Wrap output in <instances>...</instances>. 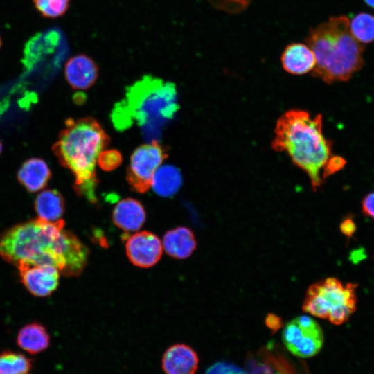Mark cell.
<instances>
[{
    "mask_svg": "<svg viewBox=\"0 0 374 374\" xmlns=\"http://www.w3.org/2000/svg\"><path fill=\"white\" fill-rule=\"evenodd\" d=\"M282 66L287 73L300 75L312 71L316 65V58L308 44L294 42L288 44L280 57Z\"/></svg>",
    "mask_w": 374,
    "mask_h": 374,
    "instance_id": "4fadbf2b",
    "label": "cell"
},
{
    "mask_svg": "<svg viewBox=\"0 0 374 374\" xmlns=\"http://www.w3.org/2000/svg\"><path fill=\"white\" fill-rule=\"evenodd\" d=\"M17 343L20 348L30 354H37L48 347L50 336L44 326L34 322L20 329Z\"/></svg>",
    "mask_w": 374,
    "mask_h": 374,
    "instance_id": "ac0fdd59",
    "label": "cell"
},
{
    "mask_svg": "<svg viewBox=\"0 0 374 374\" xmlns=\"http://www.w3.org/2000/svg\"><path fill=\"white\" fill-rule=\"evenodd\" d=\"M16 267L22 283L34 296H48L58 286L60 271L53 266L19 262Z\"/></svg>",
    "mask_w": 374,
    "mask_h": 374,
    "instance_id": "9c48e42d",
    "label": "cell"
},
{
    "mask_svg": "<svg viewBox=\"0 0 374 374\" xmlns=\"http://www.w3.org/2000/svg\"><path fill=\"white\" fill-rule=\"evenodd\" d=\"M122 155L115 149L103 150L98 159V164L105 171H111L118 167L122 162Z\"/></svg>",
    "mask_w": 374,
    "mask_h": 374,
    "instance_id": "603a6c76",
    "label": "cell"
},
{
    "mask_svg": "<svg viewBox=\"0 0 374 374\" xmlns=\"http://www.w3.org/2000/svg\"><path fill=\"white\" fill-rule=\"evenodd\" d=\"M167 157V150L157 140L135 149L127 170V180L131 188L139 193H146L151 187L155 172Z\"/></svg>",
    "mask_w": 374,
    "mask_h": 374,
    "instance_id": "52a82bcc",
    "label": "cell"
},
{
    "mask_svg": "<svg viewBox=\"0 0 374 374\" xmlns=\"http://www.w3.org/2000/svg\"><path fill=\"white\" fill-rule=\"evenodd\" d=\"M34 208L39 218L48 222H55L61 219L64 212V199L56 190H44L36 197Z\"/></svg>",
    "mask_w": 374,
    "mask_h": 374,
    "instance_id": "e0dca14e",
    "label": "cell"
},
{
    "mask_svg": "<svg viewBox=\"0 0 374 374\" xmlns=\"http://www.w3.org/2000/svg\"><path fill=\"white\" fill-rule=\"evenodd\" d=\"M339 229L341 232L346 237L350 238L356 231V224L352 215L346 216L341 221Z\"/></svg>",
    "mask_w": 374,
    "mask_h": 374,
    "instance_id": "484cf974",
    "label": "cell"
},
{
    "mask_svg": "<svg viewBox=\"0 0 374 374\" xmlns=\"http://www.w3.org/2000/svg\"><path fill=\"white\" fill-rule=\"evenodd\" d=\"M51 177V172L48 166L39 158L26 160L17 172L18 181L30 193L44 188Z\"/></svg>",
    "mask_w": 374,
    "mask_h": 374,
    "instance_id": "2e32d148",
    "label": "cell"
},
{
    "mask_svg": "<svg viewBox=\"0 0 374 374\" xmlns=\"http://www.w3.org/2000/svg\"><path fill=\"white\" fill-rule=\"evenodd\" d=\"M181 184L182 176L179 170L172 165H165L155 172L151 187L159 196L170 197L177 193Z\"/></svg>",
    "mask_w": 374,
    "mask_h": 374,
    "instance_id": "d6986e66",
    "label": "cell"
},
{
    "mask_svg": "<svg viewBox=\"0 0 374 374\" xmlns=\"http://www.w3.org/2000/svg\"><path fill=\"white\" fill-rule=\"evenodd\" d=\"M349 24L346 16L332 17L310 28L305 38L316 58L312 75L326 84L348 81L364 65V47L351 34Z\"/></svg>",
    "mask_w": 374,
    "mask_h": 374,
    "instance_id": "5b68a950",
    "label": "cell"
},
{
    "mask_svg": "<svg viewBox=\"0 0 374 374\" xmlns=\"http://www.w3.org/2000/svg\"><path fill=\"white\" fill-rule=\"evenodd\" d=\"M179 108L175 84L147 75L127 87L125 98L112 113L116 128L124 130L136 123L145 135L156 136Z\"/></svg>",
    "mask_w": 374,
    "mask_h": 374,
    "instance_id": "277c9868",
    "label": "cell"
},
{
    "mask_svg": "<svg viewBox=\"0 0 374 374\" xmlns=\"http://www.w3.org/2000/svg\"><path fill=\"white\" fill-rule=\"evenodd\" d=\"M64 75L73 89H87L96 82L98 77V66L91 57L78 54L67 60Z\"/></svg>",
    "mask_w": 374,
    "mask_h": 374,
    "instance_id": "7c38bea8",
    "label": "cell"
},
{
    "mask_svg": "<svg viewBox=\"0 0 374 374\" xmlns=\"http://www.w3.org/2000/svg\"><path fill=\"white\" fill-rule=\"evenodd\" d=\"M364 1L368 6L374 8V0H364Z\"/></svg>",
    "mask_w": 374,
    "mask_h": 374,
    "instance_id": "83f0119b",
    "label": "cell"
},
{
    "mask_svg": "<svg viewBox=\"0 0 374 374\" xmlns=\"http://www.w3.org/2000/svg\"><path fill=\"white\" fill-rule=\"evenodd\" d=\"M271 147L289 155L308 175L314 191L346 164L343 157L333 154L332 143L323 133L322 115L312 116L305 110H288L278 119Z\"/></svg>",
    "mask_w": 374,
    "mask_h": 374,
    "instance_id": "7a4b0ae2",
    "label": "cell"
},
{
    "mask_svg": "<svg viewBox=\"0 0 374 374\" xmlns=\"http://www.w3.org/2000/svg\"><path fill=\"white\" fill-rule=\"evenodd\" d=\"M350 30L359 43L368 44L374 40V16L361 12L355 16L349 24Z\"/></svg>",
    "mask_w": 374,
    "mask_h": 374,
    "instance_id": "44dd1931",
    "label": "cell"
},
{
    "mask_svg": "<svg viewBox=\"0 0 374 374\" xmlns=\"http://www.w3.org/2000/svg\"><path fill=\"white\" fill-rule=\"evenodd\" d=\"M64 226L62 219L48 222L38 217L19 223L0 235V256L15 266L48 265L66 276H77L87 263L89 251Z\"/></svg>",
    "mask_w": 374,
    "mask_h": 374,
    "instance_id": "6da1fadb",
    "label": "cell"
},
{
    "mask_svg": "<svg viewBox=\"0 0 374 374\" xmlns=\"http://www.w3.org/2000/svg\"><path fill=\"white\" fill-rule=\"evenodd\" d=\"M126 254L130 262L139 267H151L160 260L163 246L153 233L143 231L130 236L125 244Z\"/></svg>",
    "mask_w": 374,
    "mask_h": 374,
    "instance_id": "30bf717a",
    "label": "cell"
},
{
    "mask_svg": "<svg viewBox=\"0 0 374 374\" xmlns=\"http://www.w3.org/2000/svg\"><path fill=\"white\" fill-rule=\"evenodd\" d=\"M1 46H2V39H1V38L0 37V48H1Z\"/></svg>",
    "mask_w": 374,
    "mask_h": 374,
    "instance_id": "f546056e",
    "label": "cell"
},
{
    "mask_svg": "<svg viewBox=\"0 0 374 374\" xmlns=\"http://www.w3.org/2000/svg\"><path fill=\"white\" fill-rule=\"evenodd\" d=\"M1 150H2V144H1V143L0 141V154L1 152Z\"/></svg>",
    "mask_w": 374,
    "mask_h": 374,
    "instance_id": "f1b7e54d",
    "label": "cell"
},
{
    "mask_svg": "<svg viewBox=\"0 0 374 374\" xmlns=\"http://www.w3.org/2000/svg\"><path fill=\"white\" fill-rule=\"evenodd\" d=\"M145 211L142 204L133 198L119 201L112 212V220L115 225L125 231H135L144 224Z\"/></svg>",
    "mask_w": 374,
    "mask_h": 374,
    "instance_id": "5bb4252c",
    "label": "cell"
},
{
    "mask_svg": "<svg viewBox=\"0 0 374 374\" xmlns=\"http://www.w3.org/2000/svg\"><path fill=\"white\" fill-rule=\"evenodd\" d=\"M265 324L272 332H275L283 326L282 318L274 313H269L265 317Z\"/></svg>",
    "mask_w": 374,
    "mask_h": 374,
    "instance_id": "4316f807",
    "label": "cell"
},
{
    "mask_svg": "<svg viewBox=\"0 0 374 374\" xmlns=\"http://www.w3.org/2000/svg\"><path fill=\"white\" fill-rule=\"evenodd\" d=\"M31 359L12 351L0 353V374H30Z\"/></svg>",
    "mask_w": 374,
    "mask_h": 374,
    "instance_id": "ffe728a7",
    "label": "cell"
},
{
    "mask_svg": "<svg viewBox=\"0 0 374 374\" xmlns=\"http://www.w3.org/2000/svg\"><path fill=\"white\" fill-rule=\"evenodd\" d=\"M253 0H208L211 5L217 10L229 13L244 10Z\"/></svg>",
    "mask_w": 374,
    "mask_h": 374,
    "instance_id": "cb8c5ba5",
    "label": "cell"
},
{
    "mask_svg": "<svg viewBox=\"0 0 374 374\" xmlns=\"http://www.w3.org/2000/svg\"><path fill=\"white\" fill-rule=\"evenodd\" d=\"M35 8L44 17L56 19L68 11L71 0H33Z\"/></svg>",
    "mask_w": 374,
    "mask_h": 374,
    "instance_id": "7402d4cb",
    "label": "cell"
},
{
    "mask_svg": "<svg viewBox=\"0 0 374 374\" xmlns=\"http://www.w3.org/2000/svg\"><path fill=\"white\" fill-rule=\"evenodd\" d=\"M282 338L292 354L303 358L316 355L323 344L321 326L308 316H300L288 322L283 330Z\"/></svg>",
    "mask_w": 374,
    "mask_h": 374,
    "instance_id": "ba28073f",
    "label": "cell"
},
{
    "mask_svg": "<svg viewBox=\"0 0 374 374\" xmlns=\"http://www.w3.org/2000/svg\"><path fill=\"white\" fill-rule=\"evenodd\" d=\"M109 141V136L94 118H69L52 148L60 163L74 176L76 193L92 203L97 201L98 159Z\"/></svg>",
    "mask_w": 374,
    "mask_h": 374,
    "instance_id": "3957f363",
    "label": "cell"
},
{
    "mask_svg": "<svg viewBox=\"0 0 374 374\" xmlns=\"http://www.w3.org/2000/svg\"><path fill=\"white\" fill-rule=\"evenodd\" d=\"M162 246L170 256L185 259L195 250L197 241L192 230L186 226H178L165 233Z\"/></svg>",
    "mask_w": 374,
    "mask_h": 374,
    "instance_id": "9a60e30c",
    "label": "cell"
},
{
    "mask_svg": "<svg viewBox=\"0 0 374 374\" xmlns=\"http://www.w3.org/2000/svg\"><path fill=\"white\" fill-rule=\"evenodd\" d=\"M198 365L197 353L185 344L170 346L161 358V368L165 374H195Z\"/></svg>",
    "mask_w": 374,
    "mask_h": 374,
    "instance_id": "8fae6325",
    "label": "cell"
},
{
    "mask_svg": "<svg viewBox=\"0 0 374 374\" xmlns=\"http://www.w3.org/2000/svg\"><path fill=\"white\" fill-rule=\"evenodd\" d=\"M361 206L363 214L374 220V190L363 197Z\"/></svg>",
    "mask_w": 374,
    "mask_h": 374,
    "instance_id": "d4e9b609",
    "label": "cell"
},
{
    "mask_svg": "<svg viewBox=\"0 0 374 374\" xmlns=\"http://www.w3.org/2000/svg\"><path fill=\"white\" fill-rule=\"evenodd\" d=\"M357 286L353 283L344 285L335 278L317 281L308 289L303 310L314 317L328 319L334 325H341L356 310Z\"/></svg>",
    "mask_w": 374,
    "mask_h": 374,
    "instance_id": "8992f818",
    "label": "cell"
}]
</instances>
